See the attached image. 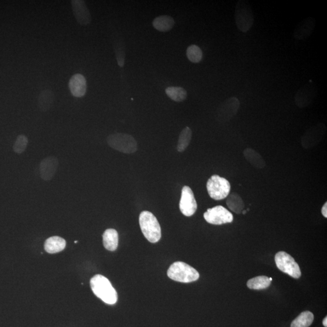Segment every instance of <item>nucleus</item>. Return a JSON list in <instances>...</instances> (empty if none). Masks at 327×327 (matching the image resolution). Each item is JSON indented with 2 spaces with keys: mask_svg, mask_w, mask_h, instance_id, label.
Instances as JSON below:
<instances>
[{
  "mask_svg": "<svg viewBox=\"0 0 327 327\" xmlns=\"http://www.w3.org/2000/svg\"><path fill=\"white\" fill-rule=\"evenodd\" d=\"M187 57L191 62L198 63L202 59V52L199 46L191 45L187 49Z\"/></svg>",
  "mask_w": 327,
  "mask_h": 327,
  "instance_id": "27",
  "label": "nucleus"
},
{
  "mask_svg": "<svg viewBox=\"0 0 327 327\" xmlns=\"http://www.w3.org/2000/svg\"><path fill=\"white\" fill-rule=\"evenodd\" d=\"M276 266L282 272L287 274L295 279L301 276V271L299 265L294 258L285 251H280L275 256Z\"/></svg>",
  "mask_w": 327,
  "mask_h": 327,
  "instance_id": "7",
  "label": "nucleus"
},
{
  "mask_svg": "<svg viewBox=\"0 0 327 327\" xmlns=\"http://www.w3.org/2000/svg\"><path fill=\"white\" fill-rule=\"evenodd\" d=\"M66 242L62 237L52 236L46 240L45 249L48 253L53 254L62 251L65 249Z\"/></svg>",
  "mask_w": 327,
  "mask_h": 327,
  "instance_id": "18",
  "label": "nucleus"
},
{
  "mask_svg": "<svg viewBox=\"0 0 327 327\" xmlns=\"http://www.w3.org/2000/svg\"><path fill=\"white\" fill-rule=\"evenodd\" d=\"M191 137H192V132L188 127L183 128L179 135L178 145H177V150L179 152H183L190 144Z\"/></svg>",
  "mask_w": 327,
  "mask_h": 327,
  "instance_id": "25",
  "label": "nucleus"
},
{
  "mask_svg": "<svg viewBox=\"0 0 327 327\" xmlns=\"http://www.w3.org/2000/svg\"><path fill=\"white\" fill-rule=\"evenodd\" d=\"M317 93V86L311 81L304 85L296 93L295 96L296 105L300 109L307 108L316 98Z\"/></svg>",
  "mask_w": 327,
  "mask_h": 327,
  "instance_id": "11",
  "label": "nucleus"
},
{
  "mask_svg": "<svg viewBox=\"0 0 327 327\" xmlns=\"http://www.w3.org/2000/svg\"><path fill=\"white\" fill-rule=\"evenodd\" d=\"M234 19L237 29L242 32H247L251 28L254 23V16L248 1L239 0L237 2Z\"/></svg>",
  "mask_w": 327,
  "mask_h": 327,
  "instance_id": "4",
  "label": "nucleus"
},
{
  "mask_svg": "<svg viewBox=\"0 0 327 327\" xmlns=\"http://www.w3.org/2000/svg\"><path fill=\"white\" fill-rule=\"evenodd\" d=\"M55 95L52 91L46 89L40 94L38 97V104L41 111H47L49 110L54 103Z\"/></svg>",
  "mask_w": 327,
  "mask_h": 327,
  "instance_id": "20",
  "label": "nucleus"
},
{
  "mask_svg": "<svg viewBox=\"0 0 327 327\" xmlns=\"http://www.w3.org/2000/svg\"><path fill=\"white\" fill-rule=\"evenodd\" d=\"M244 156L249 164L256 169H263L266 166L265 160L261 155L251 148H247L243 152Z\"/></svg>",
  "mask_w": 327,
  "mask_h": 327,
  "instance_id": "17",
  "label": "nucleus"
},
{
  "mask_svg": "<svg viewBox=\"0 0 327 327\" xmlns=\"http://www.w3.org/2000/svg\"><path fill=\"white\" fill-rule=\"evenodd\" d=\"M152 24L156 30L160 31H167L173 28L174 20L171 16H162L155 18Z\"/></svg>",
  "mask_w": 327,
  "mask_h": 327,
  "instance_id": "21",
  "label": "nucleus"
},
{
  "mask_svg": "<svg viewBox=\"0 0 327 327\" xmlns=\"http://www.w3.org/2000/svg\"><path fill=\"white\" fill-rule=\"evenodd\" d=\"M271 281L267 276H259L252 278L247 283V287L252 290H263L268 288Z\"/></svg>",
  "mask_w": 327,
  "mask_h": 327,
  "instance_id": "23",
  "label": "nucleus"
},
{
  "mask_svg": "<svg viewBox=\"0 0 327 327\" xmlns=\"http://www.w3.org/2000/svg\"><path fill=\"white\" fill-rule=\"evenodd\" d=\"M239 107L240 102L236 97H230L225 99L217 109V120L223 123L231 120L236 115Z\"/></svg>",
  "mask_w": 327,
  "mask_h": 327,
  "instance_id": "9",
  "label": "nucleus"
},
{
  "mask_svg": "<svg viewBox=\"0 0 327 327\" xmlns=\"http://www.w3.org/2000/svg\"><path fill=\"white\" fill-rule=\"evenodd\" d=\"M91 287L94 294L106 304L113 305L117 302V292L108 279L104 276H94L91 280Z\"/></svg>",
  "mask_w": 327,
  "mask_h": 327,
  "instance_id": "1",
  "label": "nucleus"
},
{
  "mask_svg": "<svg viewBox=\"0 0 327 327\" xmlns=\"http://www.w3.org/2000/svg\"><path fill=\"white\" fill-rule=\"evenodd\" d=\"M314 321V315L311 312H302L292 322L291 327H309Z\"/></svg>",
  "mask_w": 327,
  "mask_h": 327,
  "instance_id": "24",
  "label": "nucleus"
},
{
  "mask_svg": "<svg viewBox=\"0 0 327 327\" xmlns=\"http://www.w3.org/2000/svg\"><path fill=\"white\" fill-rule=\"evenodd\" d=\"M327 132V127L324 123H318L312 126L304 133L301 138V144L305 149H312L323 139Z\"/></svg>",
  "mask_w": 327,
  "mask_h": 327,
  "instance_id": "8",
  "label": "nucleus"
},
{
  "mask_svg": "<svg viewBox=\"0 0 327 327\" xmlns=\"http://www.w3.org/2000/svg\"><path fill=\"white\" fill-rule=\"evenodd\" d=\"M58 160L55 156H48L44 159L40 165L41 178L45 181L52 179L57 172Z\"/></svg>",
  "mask_w": 327,
  "mask_h": 327,
  "instance_id": "15",
  "label": "nucleus"
},
{
  "mask_svg": "<svg viewBox=\"0 0 327 327\" xmlns=\"http://www.w3.org/2000/svg\"><path fill=\"white\" fill-rule=\"evenodd\" d=\"M71 4L75 18L78 23L82 26L88 25L91 23L92 18L86 3L82 0H72Z\"/></svg>",
  "mask_w": 327,
  "mask_h": 327,
  "instance_id": "14",
  "label": "nucleus"
},
{
  "mask_svg": "<svg viewBox=\"0 0 327 327\" xmlns=\"http://www.w3.org/2000/svg\"><path fill=\"white\" fill-rule=\"evenodd\" d=\"M207 190L211 198L222 200L229 195L231 185L227 179L214 174L207 181Z\"/></svg>",
  "mask_w": 327,
  "mask_h": 327,
  "instance_id": "6",
  "label": "nucleus"
},
{
  "mask_svg": "<svg viewBox=\"0 0 327 327\" xmlns=\"http://www.w3.org/2000/svg\"><path fill=\"white\" fill-rule=\"evenodd\" d=\"M104 247L109 251H115L118 246V234L116 230L109 229L103 235Z\"/></svg>",
  "mask_w": 327,
  "mask_h": 327,
  "instance_id": "19",
  "label": "nucleus"
},
{
  "mask_svg": "<svg viewBox=\"0 0 327 327\" xmlns=\"http://www.w3.org/2000/svg\"><path fill=\"white\" fill-rule=\"evenodd\" d=\"M316 24V19L313 17L309 16L303 19L296 26L293 37L297 40H303L309 38L313 32Z\"/></svg>",
  "mask_w": 327,
  "mask_h": 327,
  "instance_id": "13",
  "label": "nucleus"
},
{
  "mask_svg": "<svg viewBox=\"0 0 327 327\" xmlns=\"http://www.w3.org/2000/svg\"><path fill=\"white\" fill-rule=\"evenodd\" d=\"M203 218L206 221L213 225L227 224L234 220L232 213L222 205L208 208L203 214Z\"/></svg>",
  "mask_w": 327,
  "mask_h": 327,
  "instance_id": "10",
  "label": "nucleus"
},
{
  "mask_svg": "<svg viewBox=\"0 0 327 327\" xmlns=\"http://www.w3.org/2000/svg\"><path fill=\"white\" fill-rule=\"evenodd\" d=\"M321 212L322 215L324 216L325 218H327V202L324 203L323 207H322Z\"/></svg>",
  "mask_w": 327,
  "mask_h": 327,
  "instance_id": "30",
  "label": "nucleus"
},
{
  "mask_svg": "<svg viewBox=\"0 0 327 327\" xmlns=\"http://www.w3.org/2000/svg\"><path fill=\"white\" fill-rule=\"evenodd\" d=\"M166 93L170 98L176 102H183L186 100L187 96L186 90L181 87H167Z\"/></svg>",
  "mask_w": 327,
  "mask_h": 327,
  "instance_id": "26",
  "label": "nucleus"
},
{
  "mask_svg": "<svg viewBox=\"0 0 327 327\" xmlns=\"http://www.w3.org/2000/svg\"><path fill=\"white\" fill-rule=\"evenodd\" d=\"M115 50L118 64L121 67H123L125 65V52L123 46H121V45L116 46Z\"/></svg>",
  "mask_w": 327,
  "mask_h": 327,
  "instance_id": "29",
  "label": "nucleus"
},
{
  "mask_svg": "<svg viewBox=\"0 0 327 327\" xmlns=\"http://www.w3.org/2000/svg\"><path fill=\"white\" fill-rule=\"evenodd\" d=\"M77 242H78V241H75V244H77Z\"/></svg>",
  "mask_w": 327,
  "mask_h": 327,
  "instance_id": "33",
  "label": "nucleus"
},
{
  "mask_svg": "<svg viewBox=\"0 0 327 327\" xmlns=\"http://www.w3.org/2000/svg\"><path fill=\"white\" fill-rule=\"evenodd\" d=\"M198 204L195 195L190 187L184 186L182 188L181 200L179 201V209L186 217H190L195 214Z\"/></svg>",
  "mask_w": 327,
  "mask_h": 327,
  "instance_id": "12",
  "label": "nucleus"
},
{
  "mask_svg": "<svg viewBox=\"0 0 327 327\" xmlns=\"http://www.w3.org/2000/svg\"><path fill=\"white\" fill-rule=\"evenodd\" d=\"M323 325L325 327H327V316L325 317L323 320Z\"/></svg>",
  "mask_w": 327,
  "mask_h": 327,
  "instance_id": "31",
  "label": "nucleus"
},
{
  "mask_svg": "<svg viewBox=\"0 0 327 327\" xmlns=\"http://www.w3.org/2000/svg\"><path fill=\"white\" fill-rule=\"evenodd\" d=\"M140 230L148 241L156 243L161 239V229L157 218L152 213L143 211L140 215Z\"/></svg>",
  "mask_w": 327,
  "mask_h": 327,
  "instance_id": "2",
  "label": "nucleus"
},
{
  "mask_svg": "<svg viewBox=\"0 0 327 327\" xmlns=\"http://www.w3.org/2000/svg\"><path fill=\"white\" fill-rule=\"evenodd\" d=\"M227 205L232 212L240 214L243 211L245 204L243 200L238 194L233 193L227 196Z\"/></svg>",
  "mask_w": 327,
  "mask_h": 327,
  "instance_id": "22",
  "label": "nucleus"
},
{
  "mask_svg": "<svg viewBox=\"0 0 327 327\" xmlns=\"http://www.w3.org/2000/svg\"><path fill=\"white\" fill-rule=\"evenodd\" d=\"M28 144V138L23 135H19L13 146L14 151L16 154H21L25 151Z\"/></svg>",
  "mask_w": 327,
  "mask_h": 327,
  "instance_id": "28",
  "label": "nucleus"
},
{
  "mask_svg": "<svg viewBox=\"0 0 327 327\" xmlns=\"http://www.w3.org/2000/svg\"><path fill=\"white\" fill-rule=\"evenodd\" d=\"M69 87L73 95L77 98H81L86 93V79L81 74L73 75L69 82Z\"/></svg>",
  "mask_w": 327,
  "mask_h": 327,
  "instance_id": "16",
  "label": "nucleus"
},
{
  "mask_svg": "<svg viewBox=\"0 0 327 327\" xmlns=\"http://www.w3.org/2000/svg\"><path fill=\"white\" fill-rule=\"evenodd\" d=\"M167 275L171 280L183 283L194 282L200 278V274L196 269L180 261L171 264L167 271Z\"/></svg>",
  "mask_w": 327,
  "mask_h": 327,
  "instance_id": "3",
  "label": "nucleus"
},
{
  "mask_svg": "<svg viewBox=\"0 0 327 327\" xmlns=\"http://www.w3.org/2000/svg\"><path fill=\"white\" fill-rule=\"evenodd\" d=\"M242 213H243L244 215L246 214L247 211L246 210H243L242 211Z\"/></svg>",
  "mask_w": 327,
  "mask_h": 327,
  "instance_id": "32",
  "label": "nucleus"
},
{
  "mask_svg": "<svg viewBox=\"0 0 327 327\" xmlns=\"http://www.w3.org/2000/svg\"><path fill=\"white\" fill-rule=\"evenodd\" d=\"M107 141L109 146L124 154H133L138 149L135 138L126 133H113L109 136Z\"/></svg>",
  "mask_w": 327,
  "mask_h": 327,
  "instance_id": "5",
  "label": "nucleus"
}]
</instances>
